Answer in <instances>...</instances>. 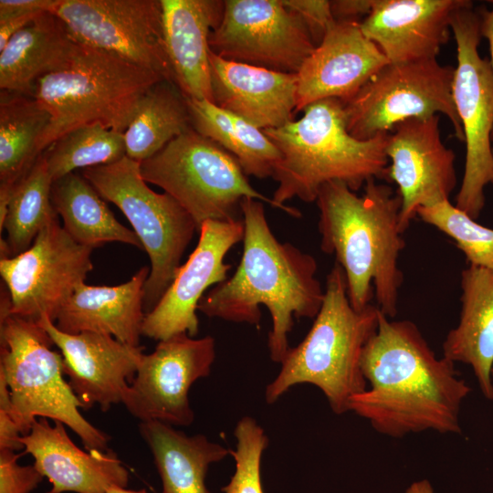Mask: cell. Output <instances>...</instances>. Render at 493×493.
I'll return each instance as SVG.
<instances>
[{
  "instance_id": "f546056e",
  "label": "cell",
  "mask_w": 493,
  "mask_h": 493,
  "mask_svg": "<svg viewBox=\"0 0 493 493\" xmlns=\"http://www.w3.org/2000/svg\"><path fill=\"white\" fill-rule=\"evenodd\" d=\"M186 100L194 130L231 153L246 175L272 177L281 153L263 130L210 100Z\"/></svg>"
},
{
  "instance_id": "ab89813d",
  "label": "cell",
  "mask_w": 493,
  "mask_h": 493,
  "mask_svg": "<svg viewBox=\"0 0 493 493\" xmlns=\"http://www.w3.org/2000/svg\"><path fill=\"white\" fill-rule=\"evenodd\" d=\"M21 430L14 417L0 410V450L17 451L24 448Z\"/></svg>"
},
{
  "instance_id": "44dd1931",
  "label": "cell",
  "mask_w": 493,
  "mask_h": 493,
  "mask_svg": "<svg viewBox=\"0 0 493 493\" xmlns=\"http://www.w3.org/2000/svg\"><path fill=\"white\" fill-rule=\"evenodd\" d=\"M53 422L39 417L20 438L25 453L33 456L36 468L51 483L48 493H107L113 485L127 487L129 472L113 451H84L68 436L63 423Z\"/></svg>"
},
{
  "instance_id": "9c48e42d",
  "label": "cell",
  "mask_w": 493,
  "mask_h": 493,
  "mask_svg": "<svg viewBox=\"0 0 493 493\" xmlns=\"http://www.w3.org/2000/svg\"><path fill=\"white\" fill-rule=\"evenodd\" d=\"M99 194L114 204L131 223L150 258L144 285L148 313L164 294L181 266L183 255L198 232L190 214L170 194L148 186L141 163L122 159L81 171Z\"/></svg>"
},
{
  "instance_id": "f35d334b",
  "label": "cell",
  "mask_w": 493,
  "mask_h": 493,
  "mask_svg": "<svg viewBox=\"0 0 493 493\" xmlns=\"http://www.w3.org/2000/svg\"><path fill=\"white\" fill-rule=\"evenodd\" d=\"M374 0H335L330 1V9L335 20H358L372 11Z\"/></svg>"
},
{
  "instance_id": "7402d4cb",
  "label": "cell",
  "mask_w": 493,
  "mask_h": 493,
  "mask_svg": "<svg viewBox=\"0 0 493 493\" xmlns=\"http://www.w3.org/2000/svg\"><path fill=\"white\" fill-rule=\"evenodd\" d=\"M212 102L254 126L276 129L293 121L297 74L226 60L209 52Z\"/></svg>"
},
{
  "instance_id": "2e32d148",
  "label": "cell",
  "mask_w": 493,
  "mask_h": 493,
  "mask_svg": "<svg viewBox=\"0 0 493 493\" xmlns=\"http://www.w3.org/2000/svg\"><path fill=\"white\" fill-rule=\"evenodd\" d=\"M439 115L411 118L388 134V180L401 198L400 229L409 227L420 207L450 200L456 186V155L441 138Z\"/></svg>"
},
{
  "instance_id": "7bdbcfd3",
  "label": "cell",
  "mask_w": 493,
  "mask_h": 493,
  "mask_svg": "<svg viewBox=\"0 0 493 493\" xmlns=\"http://www.w3.org/2000/svg\"><path fill=\"white\" fill-rule=\"evenodd\" d=\"M405 493H434L433 488L426 479L414 482Z\"/></svg>"
},
{
  "instance_id": "d6986e66",
  "label": "cell",
  "mask_w": 493,
  "mask_h": 493,
  "mask_svg": "<svg viewBox=\"0 0 493 493\" xmlns=\"http://www.w3.org/2000/svg\"><path fill=\"white\" fill-rule=\"evenodd\" d=\"M387 63L361 21L335 20L297 73L296 113L325 99L346 103Z\"/></svg>"
},
{
  "instance_id": "30bf717a",
  "label": "cell",
  "mask_w": 493,
  "mask_h": 493,
  "mask_svg": "<svg viewBox=\"0 0 493 493\" xmlns=\"http://www.w3.org/2000/svg\"><path fill=\"white\" fill-rule=\"evenodd\" d=\"M450 27L457 59L452 93L466 143L455 205L477 220L485 206V187L493 184V70L478 53L480 16L471 1L454 13Z\"/></svg>"
},
{
  "instance_id": "484cf974",
  "label": "cell",
  "mask_w": 493,
  "mask_h": 493,
  "mask_svg": "<svg viewBox=\"0 0 493 493\" xmlns=\"http://www.w3.org/2000/svg\"><path fill=\"white\" fill-rule=\"evenodd\" d=\"M80 44L53 12H43L0 51V89L33 95L37 79L65 67Z\"/></svg>"
},
{
  "instance_id": "7c38bea8",
  "label": "cell",
  "mask_w": 493,
  "mask_h": 493,
  "mask_svg": "<svg viewBox=\"0 0 493 493\" xmlns=\"http://www.w3.org/2000/svg\"><path fill=\"white\" fill-rule=\"evenodd\" d=\"M93 248L77 243L59 224L48 223L23 253L0 258V310L53 322L75 288L93 268Z\"/></svg>"
},
{
  "instance_id": "83f0119b",
  "label": "cell",
  "mask_w": 493,
  "mask_h": 493,
  "mask_svg": "<svg viewBox=\"0 0 493 493\" xmlns=\"http://www.w3.org/2000/svg\"><path fill=\"white\" fill-rule=\"evenodd\" d=\"M50 114L34 97L0 91V210L7 208L14 186L31 169Z\"/></svg>"
},
{
  "instance_id": "4316f807",
  "label": "cell",
  "mask_w": 493,
  "mask_h": 493,
  "mask_svg": "<svg viewBox=\"0 0 493 493\" xmlns=\"http://www.w3.org/2000/svg\"><path fill=\"white\" fill-rule=\"evenodd\" d=\"M139 431L153 456L161 493H211L205 483L206 472L230 450L203 435H187L159 421L141 422Z\"/></svg>"
},
{
  "instance_id": "7a4b0ae2",
  "label": "cell",
  "mask_w": 493,
  "mask_h": 493,
  "mask_svg": "<svg viewBox=\"0 0 493 493\" xmlns=\"http://www.w3.org/2000/svg\"><path fill=\"white\" fill-rule=\"evenodd\" d=\"M243 252L235 273L201 299L198 310L210 318L258 326L259 306L271 316L267 347L273 362L280 363L289 347L288 335L294 318L314 319L324 299L316 278L315 257L272 233L263 203L244 198Z\"/></svg>"
},
{
  "instance_id": "5b68a950",
  "label": "cell",
  "mask_w": 493,
  "mask_h": 493,
  "mask_svg": "<svg viewBox=\"0 0 493 493\" xmlns=\"http://www.w3.org/2000/svg\"><path fill=\"white\" fill-rule=\"evenodd\" d=\"M380 309L370 304L355 310L349 300L343 269L335 262L326 277L324 299L302 341L289 348L281 368L265 391L267 404L277 402L299 383L318 387L336 414L349 412V402L368 383L361 361L378 328Z\"/></svg>"
},
{
  "instance_id": "4dcf8cb0",
  "label": "cell",
  "mask_w": 493,
  "mask_h": 493,
  "mask_svg": "<svg viewBox=\"0 0 493 493\" xmlns=\"http://www.w3.org/2000/svg\"><path fill=\"white\" fill-rule=\"evenodd\" d=\"M190 128L186 98L173 82L159 81L142 97L123 132L126 156L141 163Z\"/></svg>"
},
{
  "instance_id": "f1b7e54d",
  "label": "cell",
  "mask_w": 493,
  "mask_h": 493,
  "mask_svg": "<svg viewBox=\"0 0 493 493\" xmlns=\"http://www.w3.org/2000/svg\"><path fill=\"white\" fill-rule=\"evenodd\" d=\"M53 206L63 228L77 243L94 248L121 242L142 249L133 230L121 225L82 174L70 173L52 184Z\"/></svg>"
},
{
  "instance_id": "e0dca14e",
  "label": "cell",
  "mask_w": 493,
  "mask_h": 493,
  "mask_svg": "<svg viewBox=\"0 0 493 493\" xmlns=\"http://www.w3.org/2000/svg\"><path fill=\"white\" fill-rule=\"evenodd\" d=\"M244 237L243 218L220 221L207 220L199 230L198 243L162 296L145 314L142 335L163 341L173 335L198 333L196 315L205 291L227 279L232 267L226 263L228 251Z\"/></svg>"
},
{
  "instance_id": "52a82bcc",
  "label": "cell",
  "mask_w": 493,
  "mask_h": 493,
  "mask_svg": "<svg viewBox=\"0 0 493 493\" xmlns=\"http://www.w3.org/2000/svg\"><path fill=\"white\" fill-rule=\"evenodd\" d=\"M38 321L0 310V373L7 383L22 435L39 417L59 421L86 450H108L110 437L86 420L82 404L64 379L63 357Z\"/></svg>"
},
{
  "instance_id": "b9f144b4",
  "label": "cell",
  "mask_w": 493,
  "mask_h": 493,
  "mask_svg": "<svg viewBox=\"0 0 493 493\" xmlns=\"http://www.w3.org/2000/svg\"><path fill=\"white\" fill-rule=\"evenodd\" d=\"M493 5V1H491ZM479 12L480 16V34L485 37L489 45L490 50V64L493 70V6L490 10L483 9ZM492 149H493V134H492Z\"/></svg>"
},
{
  "instance_id": "d6a6232c",
  "label": "cell",
  "mask_w": 493,
  "mask_h": 493,
  "mask_svg": "<svg viewBox=\"0 0 493 493\" xmlns=\"http://www.w3.org/2000/svg\"><path fill=\"white\" fill-rule=\"evenodd\" d=\"M41 154L54 182L77 169L122 159L126 156L124 133L100 122L83 124L64 133Z\"/></svg>"
},
{
  "instance_id": "ffe728a7",
  "label": "cell",
  "mask_w": 493,
  "mask_h": 493,
  "mask_svg": "<svg viewBox=\"0 0 493 493\" xmlns=\"http://www.w3.org/2000/svg\"><path fill=\"white\" fill-rule=\"evenodd\" d=\"M467 2L374 0L361 29L389 63L435 59L449 38L454 13Z\"/></svg>"
},
{
  "instance_id": "e575fe53",
  "label": "cell",
  "mask_w": 493,
  "mask_h": 493,
  "mask_svg": "<svg viewBox=\"0 0 493 493\" xmlns=\"http://www.w3.org/2000/svg\"><path fill=\"white\" fill-rule=\"evenodd\" d=\"M236 449L230 450L236 471L223 493H264L261 483V457L268 446L264 429L251 416H243L235 431Z\"/></svg>"
},
{
  "instance_id": "ee69618b",
  "label": "cell",
  "mask_w": 493,
  "mask_h": 493,
  "mask_svg": "<svg viewBox=\"0 0 493 493\" xmlns=\"http://www.w3.org/2000/svg\"><path fill=\"white\" fill-rule=\"evenodd\" d=\"M107 493H147L145 489H140V490H131L127 489L126 488L120 487L117 485H113L107 490Z\"/></svg>"
},
{
  "instance_id": "1f68e13d",
  "label": "cell",
  "mask_w": 493,
  "mask_h": 493,
  "mask_svg": "<svg viewBox=\"0 0 493 493\" xmlns=\"http://www.w3.org/2000/svg\"><path fill=\"white\" fill-rule=\"evenodd\" d=\"M53 180L42 154L31 169L14 186L6 214L0 225L1 257H11L26 251L38 233L50 222L58 218L51 200Z\"/></svg>"
},
{
  "instance_id": "603a6c76",
  "label": "cell",
  "mask_w": 493,
  "mask_h": 493,
  "mask_svg": "<svg viewBox=\"0 0 493 493\" xmlns=\"http://www.w3.org/2000/svg\"><path fill=\"white\" fill-rule=\"evenodd\" d=\"M173 82L186 99L212 101L209 37L225 7L220 0H161Z\"/></svg>"
},
{
  "instance_id": "d4e9b609",
  "label": "cell",
  "mask_w": 493,
  "mask_h": 493,
  "mask_svg": "<svg viewBox=\"0 0 493 493\" xmlns=\"http://www.w3.org/2000/svg\"><path fill=\"white\" fill-rule=\"evenodd\" d=\"M460 286L459 321L443 342V356L469 365L483 395L493 400V269L468 265Z\"/></svg>"
},
{
  "instance_id": "d590c367",
  "label": "cell",
  "mask_w": 493,
  "mask_h": 493,
  "mask_svg": "<svg viewBox=\"0 0 493 493\" xmlns=\"http://www.w3.org/2000/svg\"><path fill=\"white\" fill-rule=\"evenodd\" d=\"M18 455L0 450V493H29L42 481L43 476L33 466H21Z\"/></svg>"
},
{
  "instance_id": "5bb4252c",
  "label": "cell",
  "mask_w": 493,
  "mask_h": 493,
  "mask_svg": "<svg viewBox=\"0 0 493 493\" xmlns=\"http://www.w3.org/2000/svg\"><path fill=\"white\" fill-rule=\"evenodd\" d=\"M209 47L226 60L297 74L316 45L281 0H226Z\"/></svg>"
},
{
  "instance_id": "3957f363",
  "label": "cell",
  "mask_w": 493,
  "mask_h": 493,
  "mask_svg": "<svg viewBox=\"0 0 493 493\" xmlns=\"http://www.w3.org/2000/svg\"><path fill=\"white\" fill-rule=\"evenodd\" d=\"M358 195L341 181L324 184L316 203L320 249L334 255L343 269L350 303L362 310L375 296L388 318L397 314L403 272L398 258L404 247L400 229L401 198L375 179Z\"/></svg>"
},
{
  "instance_id": "8992f818",
  "label": "cell",
  "mask_w": 493,
  "mask_h": 493,
  "mask_svg": "<svg viewBox=\"0 0 493 493\" xmlns=\"http://www.w3.org/2000/svg\"><path fill=\"white\" fill-rule=\"evenodd\" d=\"M160 75L110 53L84 45L58 71L37 79L33 95L50 114L41 154L68 131L100 122L124 132L144 93Z\"/></svg>"
},
{
  "instance_id": "8fae6325",
  "label": "cell",
  "mask_w": 493,
  "mask_h": 493,
  "mask_svg": "<svg viewBox=\"0 0 493 493\" xmlns=\"http://www.w3.org/2000/svg\"><path fill=\"white\" fill-rule=\"evenodd\" d=\"M454 73L455 68L436 58L387 63L344 103L347 131L358 140H369L405 120L443 114L464 142L453 100Z\"/></svg>"
},
{
  "instance_id": "9a60e30c",
  "label": "cell",
  "mask_w": 493,
  "mask_h": 493,
  "mask_svg": "<svg viewBox=\"0 0 493 493\" xmlns=\"http://www.w3.org/2000/svg\"><path fill=\"white\" fill-rule=\"evenodd\" d=\"M215 359V341L209 335L180 333L159 341L152 352L142 354L122 404L141 422L190 425L194 414L189 390L210 374Z\"/></svg>"
},
{
  "instance_id": "cb8c5ba5",
  "label": "cell",
  "mask_w": 493,
  "mask_h": 493,
  "mask_svg": "<svg viewBox=\"0 0 493 493\" xmlns=\"http://www.w3.org/2000/svg\"><path fill=\"white\" fill-rule=\"evenodd\" d=\"M149 273L150 267H143L131 279L117 286L80 283L60 309L55 325L69 334L103 333L121 342L140 346L145 317L144 285Z\"/></svg>"
},
{
  "instance_id": "60d3db41",
  "label": "cell",
  "mask_w": 493,
  "mask_h": 493,
  "mask_svg": "<svg viewBox=\"0 0 493 493\" xmlns=\"http://www.w3.org/2000/svg\"><path fill=\"white\" fill-rule=\"evenodd\" d=\"M41 13L43 12L15 16L0 20V51L17 32L26 27Z\"/></svg>"
},
{
  "instance_id": "277c9868",
  "label": "cell",
  "mask_w": 493,
  "mask_h": 493,
  "mask_svg": "<svg viewBox=\"0 0 493 493\" xmlns=\"http://www.w3.org/2000/svg\"><path fill=\"white\" fill-rule=\"evenodd\" d=\"M303 115L276 129L263 130L281 153L273 179L272 199L280 205L294 197L316 201L320 187L341 181L356 192L372 179L388 180L385 153L389 132L358 140L347 131L344 102L325 99L307 106Z\"/></svg>"
},
{
  "instance_id": "4fadbf2b",
  "label": "cell",
  "mask_w": 493,
  "mask_h": 493,
  "mask_svg": "<svg viewBox=\"0 0 493 493\" xmlns=\"http://www.w3.org/2000/svg\"><path fill=\"white\" fill-rule=\"evenodd\" d=\"M53 13L78 43L173 82L161 0H58Z\"/></svg>"
},
{
  "instance_id": "8d00e7d4",
  "label": "cell",
  "mask_w": 493,
  "mask_h": 493,
  "mask_svg": "<svg viewBox=\"0 0 493 493\" xmlns=\"http://www.w3.org/2000/svg\"><path fill=\"white\" fill-rule=\"evenodd\" d=\"M281 2L301 18L317 47L335 21L331 14L330 1L281 0Z\"/></svg>"
},
{
  "instance_id": "836d02e7",
  "label": "cell",
  "mask_w": 493,
  "mask_h": 493,
  "mask_svg": "<svg viewBox=\"0 0 493 493\" xmlns=\"http://www.w3.org/2000/svg\"><path fill=\"white\" fill-rule=\"evenodd\" d=\"M416 216L451 237L467 265L493 269L492 228L478 224L450 200L420 207Z\"/></svg>"
},
{
  "instance_id": "ba28073f",
  "label": "cell",
  "mask_w": 493,
  "mask_h": 493,
  "mask_svg": "<svg viewBox=\"0 0 493 493\" xmlns=\"http://www.w3.org/2000/svg\"><path fill=\"white\" fill-rule=\"evenodd\" d=\"M141 173L147 183L162 188L190 214L198 232L207 220L241 219L238 210L244 198L301 216L296 207L280 205L257 191L231 153L193 128L141 163Z\"/></svg>"
},
{
  "instance_id": "74e56055",
  "label": "cell",
  "mask_w": 493,
  "mask_h": 493,
  "mask_svg": "<svg viewBox=\"0 0 493 493\" xmlns=\"http://www.w3.org/2000/svg\"><path fill=\"white\" fill-rule=\"evenodd\" d=\"M58 0H0V20L15 16L53 12Z\"/></svg>"
},
{
  "instance_id": "6da1fadb",
  "label": "cell",
  "mask_w": 493,
  "mask_h": 493,
  "mask_svg": "<svg viewBox=\"0 0 493 493\" xmlns=\"http://www.w3.org/2000/svg\"><path fill=\"white\" fill-rule=\"evenodd\" d=\"M361 367L369 386L351 397L349 411L378 433L393 438L427 430L461 433L460 408L471 389L455 362L435 356L413 321L393 320L380 310Z\"/></svg>"
},
{
  "instance_id": "f6af8a7d",
  "label": "cell",
  "mask_w": 493,
  "mask_h": 493,
  "mask_svg": "<svg viewBox=\"0 0 493 493\" xmlns=\"http://www.w3.org/2000/svg\"><path fill=\"white\" fill-rule=\"evenodd\" d=\"M491 376H492V380H493V368H492V372H491Z\"/></svg>"
},
{
  "instance_id": "ac0fdd59",
  "label": "cell",
  "mask_w": 493,
  "mask_h": 493,
  "mask_svg": "<svg viewBox=\"0 0 493 493\" xmlns=\"http://www.w3.org/2000/svg\"><path fill=\"white\" fill-rule=\"evenodd\" d=\"M38 323L61 351L68 384L83 408L98 404L102 411L123 402L143 354L131 346L103 333L61 331L47 316Z\"/></svg>"
}]
</instances>
